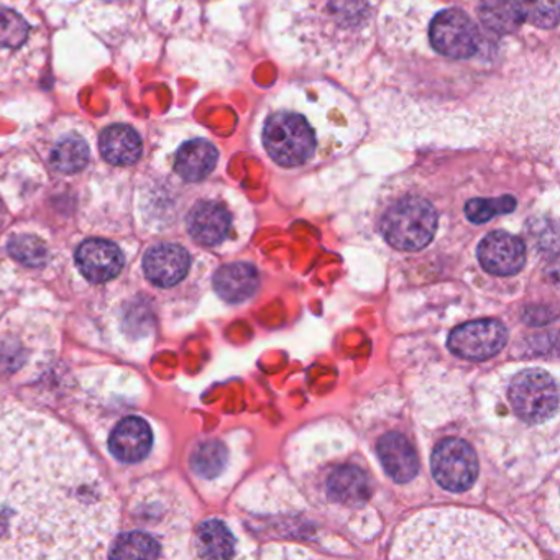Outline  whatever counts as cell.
Returning <instances> with one entry per match:
<instances>
[{
	"label": "cell",
	"instance_id": "26",
	"mask_svg": "<svg viewBox=\"0 0 560 560\" xmlns=\"http://www.w3.org/2000/svg\"><path fill=\"white\" fill-rule=\"evenodd\" d=\"M9 254L21 261V264L27 265V267L38 268L48 261V248L42 238L37 235L21 234L15 235L11 242H9Z\"/></svg>",
	"mask_w": 560,
	"mask_h": 560
},
{
	"label": "cell",
	"instance_id": "25",
	"mask_svg": "<svg viewBox=\"0 0 560 560\" xmlns=\"http://www.w3.org/2000/svg\"><path fill=\"white\" fill-rule=\"evenodd\" d=\"M523 22L539 28H553L559 22V0H511Z\"/></svg>",
	"mask_w": 560,
	"mask_h": 560
},
{
	"label": "cell",
	"instance_id": "22",
	"mask_svg": "<svg viewBox=\"0 0 560 560\" xmlns=\"http://www.w3.org/2000/svg\"><path fill=\"white\" fill-rule=\"evenodd\" d=\"M109 547V559H156L162 556L159 540L140 530L117 534Z\"/></svg>",
	"mask_w": 560,
	"mask_h": 560
},
{
	"label": "cell",
	"instance_id": "7",
	"mask_svg": "<svg viewBox=\"0 0 560 560\" xmlns=\"http://www.w3.org/2000/svg\"><path fill=\"white\" fill-rule=\"evenodd\" d=\"M429 42L442 57L467 60L480 50L481 35L464 11L447 9L432 19Z\"/></svg>",
	"mask_w": 560,
	"mask_h": 560
},
{
	"label": "cell",
	"instance_id": "13",
	"mask_svg": "<svg viewBox=\"0 0 560 560\" xmlns=\"http://www.w3.org/2000/svg\"><path fill=\"white\" fill-rule=\"evenodd\" d=\"M153 434L149 422L139 416L122 419L109 438V452L124 464L142 462L152 451Z\"/></svg>",
	"mask_w": 560,
	"mask_h": 560
},
{
	"label": "cell",
	"instance_id": "16",
	"mask_svg": "<svg viewBox=\"0 0 560 560\" xmlns=\"http://www.w3.org/2000/svg\"><path fill=\"white\" fill-rule=\"evenodd\" d=\"M376 454L386 474L396 483H408L418 474L419 462L415 447L399 432L383 435L376 444Z\"/></svg>",
	"mask_w": 560,
	"mask_h": 560
},
{
	"label": "cell",
	"instance_id": "24",
	"mask_svg": "<svg viewBox=\"0 0 560 560\" xmlns=\"http://www.w3.org/2000/svg\"><path fill=\"white\" fill-rule=\"evenodd\" d=\"M228 464V448L218 441L201 442L191 455V468L201 478L219 477Z\"/></svg>",
	"mask_w": 560,
	"mask_h": 560
},
{
	"label": "cell",
	"instance_id": "10",
	"mask_svg": "<svg viewBox=\"0 0 560 560\" xmlns=\"http://www.w3.org/2000/svg\"><path fill=\"white\" fill-rule=\"evenodd\" d=\"M481 267L498 277L520 273L526 264V245L516 235L498 231L488 234L478 245Z\"/></svg>",
	"mask_w": 560,
	"mask_h": 560
},
{
	"label": "cell",
	"instance_id": "17",
	"mask_svg": "<svg viewBox=\"0 0 560 560\" xmlns=\"http://www.w3.org/2000/svg\"><path fill=\"white\" fill-rule=\"evenodd\" d=\"M100 150L110 165L130 166L142 156L143 143L133 127L114 124L101 133Z\"/></svg>",
	"mask_w": 560,
	"mask_h": 560
},
{
	"label": "cell",
	"instance_id": "11",
	"mask_svg": "<svg viewBox=\"0 0 560 560\" xmlns=\"http://www.w3.org/2000/svg\"><path fill=\"white\" fill-rule=\"evenodd\" d=\"M77 265L91 283H107L122 271V250L114 242L91 238L78 248Z\"/></svg>",
	"mask_w": 560,
	"mask_h": 560
},
{
	"label": "cell",
	"instance_id": "8",
	"mask_svg": "<svg viewBox=\"0 0 560 560\" xmlns=\"http://www.w3.org/2000/svg\"><path fill=\"white\" fill-rule=\"evenodd\" d=\"M432 475L442 488L455 493L474 487L478 477V458L474 447L462 439H444L431 457Z\"/></svg>",
	"mask_w": 560,
	"mask_h": 560
},
{
	"label": "cell",
	"instance_id": "27",
	"mask_svg": "<svg viewBox=\"0 0 560 560\" xmlns=\"http://www.w3.org/2000/svg\"><path fill=\"white\" fill-rule=\"evenodd\" d=\"M516 209L513 196H501L497 199H471L465 206V215L474 224H485L494 215L510 214Z\"/></svg>",
	"mask_w": 560,
	"mask_h": 560
},
{
	"label": "cell",
	"instance_id": "2",
	"mask_svg": "<svg viewBox=\"0 0 560 560\" xmlns=\"http://www.w3.org/2000/svg\"><path fill=\"white\" fill-rule=\"evenodd\" d=\"M393 557L405 559H533L526 539L490 514L460 508L422 511L399 527Z\"/></svg>",
	"mask_w": 560,
	"mask_h": 560
},
{
	"label": "cell",
	"instance_id": "3",
	"mask_svg": "<svg viewBox=\"0 0 560 560\" xmlns=\"http://www.w3.org/2000/svg\"><path fill=\"white\" fill-rule=\"evenodd\" d=\"M47 58V28L28 0H0V90L37 80Z\"/></svg>",
	"mask_w": 560,
	"mask_h": 560
},
{
	"label": "cell",
	"instance_id": "20",
	"mask_svg": "<svg viewBox=\"0 0 560 560\" xmlns=\"http://www.w3.org/2000/svg\"><path fill=\"white\" fill-rule=\"evenodd\" d=\"M196 553L201 559H231L235 556L234 534L225 526L224 521H202L195 536Z\"/></svg>",
	"mask_w": 560,
	"mask_h": 560
},
{
	"label": "cell",
	"instance_id": "6",
	"mask_svg": "<svg viewBox=\"0 0 560 560\" xmlns=\"http://www.w3.org/2000/svg\"><path fill=\"white\" fill-rule=\"evenodd\" d=\"M261 140L271 160L287 168L303 165L316 149L311 124L306 117L294 113H277L268 117Z\"/></svg>",
	"mask_w": 560,
	"mask_h": 560
},
{
	"label": "cell",
	"instance_id": "12",
	"mask_svg": "<svg viewBox=\"0 0 560 560\" xmlns=\"http://www.w3.org/2000/svg\"><path fill=\"white\" fill-rule=\"evenodd\" d=\"M189 254L176 244L153 245L143 257L147 280L160 288H172L188 275Z\"/></svg>",
	"mask_w": 560,
	"mask_h": 560
},
{
	"label": "cell",
	"instance_id": "15",
	"mask_svg": "<svg viewBox=\"0 0 560 560\" xmlns=\"http://www.w3.org/2000/svg\"><path fill=\"white\" fill-rule=\"evenodd\" d=\"M232 219L228 209L215 201H201L189 211L186 225L198 244L214 247L228 238Z\"/></svg>",
	"mask_w": 560,
	"mask_h": 560
},
{
	"label": "cell",
	"instance_id": "4",
	"mask_svg": "<svg viewBox=\"0 0 560 560\" xmlns=\"http://www.w3.org/2000/svg\"><path fill=\"white\" fill-rule=\"evenodd\" d=\"M438 231V212L431 202L416 196L399 199L382 219L383 237L405 252L428 247Z\"/></svg>",
	"mask_w": 560,
	"mask_h": 560
},
{
	"label": "cell",
	"instance_id": "19",
	"mask_svg": "<svg viewBox=\"0 0 560 560\" xmlns=\"http://www.w3.org/2000/svg\"><path fill=\"white\" fill-rule=\"evenodd\" d=\"M219 152L211 142L195 139L176 153L175 170L185 182L198 183L208 178L218 165Z\"/></svg>",
	"mask_w": 560,
	"mask_h": 560
},
{
	"label": "cell",
	"instance_id": "9",
	"mask_svg": "<svg viewBox=\"0 0 560 560\" xmlns=\"http://www.w3.org/2000/svg\"><path fill=\"white\" fill-rule=\"evenodd\" d=\"M508 330L500 320L481 319L452 330L448 349L467 360H487L506 346Z\"/></svg>",
	"mask_w": 560,
	"mask_h": 560
},
{
	"label": "cell",
	"instance_id": "5",
	"mask_svg": "<svg viewBox=\"0 0 560 560\" xmlns=\"http://www.w3.org/2000/svg\"><path fill=\"white\" fill-rule=\"evenodd\" d=\"M508 399L511 409L527 424H544L559 411L556 378L542 369H526L510 380Z\"/></svg>",
	"mask_w": 560,
	"mask_h": 560
},
{
	"label": "cell",
	"instance_id": "1",
	"mask_svg": "<svg viewBox=\"0 0 560 560\" xmlns=\"http://www.w3.org/2000/svg\"><path fill=\"white\" fill-rule=\"evenodd\" d=\"M119 503L58 419L0 399V559L107 556Z\"/></svg>",
	"mask_w": 560,
	"mask_h": 560
},
{
	"label": "cell",
	"instance_id": "18",
	"mask_svg": "<svg viewBox=\"0 0 560 560\" xmlns=\"http://www.w3.org/2000/svg\"><path fill=\"white\" fill-rule=\"evenodd\" d=\"M260 277L257 268L244 261L224 265L214 277V288L219 296L228 303H244L257 293Z\"/></svg>",
	"mask_w": 560,
	"mask_h": 560
},
{
	"label": "cell",
	"instance_id": "21",
	"mask_svg": "<svg viewBox=\"0 0 560 560\" xmlns=\"http://www.w3.org/2000/svg\"><path fill=\"white\" fill-rule=\"evenodd\" d=\"M91 159V149L80 136H67L58 140L51 150L50 163L55 172L63 175H77L86 168Z\"/></svg>",
	"mask_w": 560,
	"mask_h": 560
},
{
	"label": "cell",
	"instance_id": "23",
	"mask_svg": "<svg viewBox=\"0 0 560 560\" xmlns=\"http://www.w3.org/2000/svg\"><path fill=\"white\" fill-rule=\"evenodd\" d=\"M478 14L481 24L498 35L513 34L523 24L511 0H481Z\"/></svg>",
	"mask_w": 560,
	"mask_h": 560
},
{
	"label": "cell",
	"instance_id": "14",
	"mask_svg": "<svg viewBox=\"0 0 560 560\" xmlns=\"http://www.w3.org/2000/svg\"><path fill=\"white\" fill-rule=\"evenodd\" d=\"M327 497L340 506L359 508L373 493L372 478L355 465H340L327 477Z\"/></svg>",
	"mask_w": 560,
	"mask_h": 560
}]
</instances>
